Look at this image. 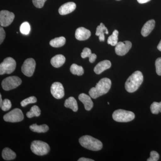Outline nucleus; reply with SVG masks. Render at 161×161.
Listing matches in <instances>:
<instances>
[{
	"instance_id": "1",
	"label": "nucleus",
	"mask_w": 161,
	"mask_h": 161,
	"mask_svg": "<svg viewBox=\"0 0 161 161\" xmlns=\"http://www.w3.org/2000/svg\"><path fill=\"white\" fill-rule=\"evenodd\" d=\"M112 86V81L109 78H105L101 79L95 87H92L89 92L90 96L95 99L107 94L109 91Z\"/></svg>"
},
{
	"instance_id": "2",
	"label": "nucleus",
	"mask_w": 161,
	"mask_h": 161,
	"mask_svg": "<svg viewBox=\"0 0 161 161\" xmlns=\"http://www.w3.org/2000/svg\"><path fill=\"white\" fill-rule=\"evenodd\" d=\"M143 81V76L142 72L136 71L127 79L125 88L127 92L133 93L137 91Z\"/></svg>"
},
{
	"instance_id": "3",
	"label": "nucleus",
	"mask_w": 161,
	"mask_h": 161,
	"mask_svg": "<svg viewBox=\"0 0 161 161\" xmlns=\"http://www.w3.org/2000/svg\"><path fill=\"white\" fill-rule=\"evenodd\" d=\"M79 143L86 149L92 151H99L103 148V144L101 141L91 136L85 135L79 139Z\"/></svg>"
},
{
	"instance_id": "4",
	"label": "nucleus",
	"mask_w": 161,
	"mask_h": 161,
	"mask_svg": "<svg viewBox=\"0 0 161 161\" xmlns=\"http://www.w3.org/2000/svg\"><path fill=\"white\" fill-rule=\"evenodd\" d=\"M133 112L123 109L116 110L112 114V118L118 122H128L135 118Z\"/></svg>"
},
{
	"instance_id": "5",
	"label": "nucleus",
	"mask_w": 161,
	"mask_h": 161,
	"mask_svg": "<svg viewBox=\"0 0 161 161\" xmlns=\"http://www.w3.org/2000/svg\"><path fill=\"white\" fill-rule=\"evenodd\" d=\"M31 149L32 152L36 155L43 156L49 153L50 148L49 145L45 142L41 141H34L32 142Z\"/></svg>"
},
{
	"instance_id": "6",
	"label": "nucleus",
	"mask_w": 161,
	"mask_h": 161,
	"mask_svg": "<svg viewBox=\"0 0 161 161\" xmlns=\"http://www.w3.org/2000/svg\"><path fill=\"white\" fill-rule=\"evenodd\" d=\"M21 78L17 76H13L7 77L3 80L2 82V87L6 91L14 89L19 86L22 83Z\"/></svg>"
},
{
	"instance_id": "7",
	"label": "nucleus",
	"mask_w": 161,
	"mask_h": 161,
	"mask_svg": "<svg viewBox=\"0 0 161 161\" xmlns=\"http://www.w3.org/2000/svg\"><path fill=\"white\" fill-rule=\"evenodd\" d=\"M16 67V62L13 58H6L0 64V75L11 74L15 69Z\"/></svg>"
},
{
	"instance_id": "8",
	"label": "nucleus",
	"mask_w": 161,
	"mask_h": 161,
	"mask_svg": "<svg viewBox=\"0 0 161 161\" xmlns=\"http://www.w3.org/2000/svg\"><path fill=\"white\" fill-rule=\"evenodd\" d=\"M24 115L22 110L14 108L3 116V119L6 122L11 123L19 122L23 120Z\"/></svg>"
},
{
	"instance_id": "9",
	"label": "nucleus",
	"mask_w": 161,
	"mask_h": 161,
	"mask_svg": "<svg viewBox=\"0 0 161 161\" xmlns=\"http://www.w3.org/2000/svg\"><path fill=\"white\" fill-rule=\"evenodd\" d=\"M36 62L33 58L26 59L23 63L21 70L25 76L31 77L33 75L36 69Z\"/></svg>"
},
{
	"instance_id": "10",
	"label": "nucleus",
	"mask_w": 161,
	"mask_h": 161,
	"mask_svg": "<svg viewBox=\"0 0 161 161\" xmlns=\"http://www.w3.org/2000/svg\"><path fill=\"white\" fill-rule=\"evenodd\" d=\"M15 18L13 13L7 10H2L0 12V24L2 26L6 27L12 23Z\"/></svg>"
},
{
	"instance_id": "11",
	"label": "nucleus",
	"mask_w": 161,
	"mask_h": 161,
	"mask_svg": "<svg viewBox=\"0 0 161 161\" xmlns=\"http://www.w3.org/2000/svg\"><path fill=\"white\" fill-rule=\"evenodd\" d=\"M132 46V43L130 41L118 42L115 45V53L118 56H125L129 52Z\"/></svg>"
},
{
	"instance_id": "12",
	"label": "nucleus",
	"mask_w": 161,
	"mask_h": 161,
	"mask_svg": "<svg viewBox=\"0 0 161 161\" xmlns=\"http://www.w3.org/2000/svg\"><path fill=\"white\" fill-rule=\"evenodd\" d=\"M51 93L52 95L57 99L63 98L64 92L62 84L59 82H55L53 83L51 87Z\"/></svg>"
},
{
	"instance_id": "13",
	"label": "nucleus",
	"mask_w": 161,
	"mask_h": 161,
	"mask_svg": "<svg viewBox=\"0 0 161 161\" xmlns=\"http://www.w3.org/2000/svg\"><path fill=\"white\" fill-rule=\"evenodd\" d=\"M91 36V31L83 27H79L75 32V38L80 41L87 40Z\"/></svg>"
},
{
	"instance_id": "14",
	"label": "nucleus",
	"mask_w": 161,
	"mask_h": 161,
	"mask_svg": "<svg viewBox=\"0 0 161 161\" xmlns=\"http://www.w3.org/2000/svg\"><path fill=\"white\" fill-rule=\"evenodd\" d=\"M76 8V5L73 2L65 3L59 8V13L61 15L69 14L74 11Z\"/></svg>"
},
{
	"instance_id": "15",
	"label": "nucleus",
	"mask_w": 161,
	"mask_h": 161,
	"mask_svg": "<svg viewBox=\"0 0 161 161\" xmlns=\"http://www.w3.org/2000/svg\"><path fill=\"white\" fill-rule=\"evenodd\" d=\"M91 98L92 97L91 96L84 93L80 94L78 96V99L83 103L85 108L87 111H90L93 108L94 105Z\"/></svg>"
},
{
	"instance_id": "16",
	"label": "nucleus",
	"mask_w": 161,
	"mask_h": 161,
	"mask_svg": "<svg viewBox=\"0 0 161 161\" xmlns=\"http://www.w3.org/2000/svg\"><path fill=\"white\" fill-rule=\"evenodd\" d=\"M111 65H112V64L109 60H103L99 62L95 66L94 69V72L97 75H100L106 70L110 68Z\"/></svg>"
},
{
	"instance_id": "17",
	"label": "nucleus",
	"mask_w": 161,
	"mask_h": 161,
	"mask_svg": "<svg viewBox=\"0 0 161 161\" xmlns=\"http://www.w3.org/2000/svg\"><path fill=\"white\" fill-rule=\"evenodd\" d=\"M155 25V20L151 19L147 21V23L144 24L141 31V34L144 37H147L150 34L154 29Z\"/></svg>"
},
{
	"instance_id": "18",
	"label": "nucleus",
	"mask_w": 161,
	"mask_h": 161,
	"mask_svg": "<svg viewBox=\"0 0 161 161\" xmlns=\"http://www.w3.org/2000/svg\"><path fill=\"white\" fill-rule=\"evenodd\" d=\"M65 62V57L61 54L56 55L53 57L51 60L52 65L55 68H59L62 66Z\"/></svg>"
},
{
	"instance_id": "19",
	"label": "nucleus",
	"mask_w": 161,
	"mask_h": 161,
	"mask_svg": "<svg viewBox=\"0 0 161 161\" xmlns=\"http://www.w3.org/2000/svg\"><path fill=\"white\" fill-rule=\"evenodd\" d=\"M104 34H108V31L106 27L103 23H101L100 25L97 26L96 28V36H99V40L101 42L105 40Z\"/></svg>"
},
{
	"instance_id": "20",
	"label": "nucleus",
	"mask_w": 161,
	"mask_h": 161,
	"mask_svg": "<svg viewBox=\"0 0 161 161\" xmlns=\"http://www.w3.org/2000/svg\"><path fill=\"white\" fill-rule=\"evenodd\" d=\"M64 107L71 109L74 112H76L78 110V103L75 98L73 97H70L65 101Z\"/></svg>"
},
{
	"instance_id": "21",
	"label": "nucleus",
	"mask_w": 161,
	"mask_h": 161,
	"mask_svg": "<svg viewBox=\"0 0 161 161\" xmlns=\"http://www.w3.org/2000/svg\"><path fill=\"white\" fill-rule=\"evenodd\" d=\"M80 56L82 58H89V61L91 63H94L97 58L96 55L95 54L92 53L91 50L88 47L84 48Z\"/></svg>"
},
{
	"instance_id": "22",
	"label": "nucleus",
	"mask_w": 161,
	"mask_h": 161,
	"mask_svg": "<svg viewBox=\"0 0 161 161\" xmlns=\"http://www.w3.org/2000/svg\"><path fill=\"white\" fill-rule=\"evenodd\" d=\"M2 156L4 160L10 161L14 159L16 157V154L14 151L9 148H5L2 152Z\"/></svg>"
},
{
	"instance_id": "23",
	"label": "nucleus",
	"mask_w": 161,
	"mask_h": 161,
	"mask_svg": "<svg viewBox=\"0 0 161 161\" xmlns=\"http://www.w3.org/2000/svg\"><path fill=\"white\" fill-rule=\"evenodd\" d=\"M66 42V39L64 37L55 38L50 41V45L54 47H59L64 46Z\"/></svg>"
},
{
	"instance_id": "24",
	"label": "nucleus",
	"mask_w": 161,
	"mask_h": 161,
	"mask_svg": "<svg viewBox=\"0 0 161 161\" xmlns=\"http://www.w3.org/2000/svg\"><path fill=\"white\" fill-rule=\"evenodd\" d=\"M30 129L32 131L38 133H44L49 130V127L46 125H38L36 124H33L30 126Z\"/></svg>"
},
{
	"instance_id": "25",
	"label": "nucleus",
	"mask_w": 161,
	"mask_h": 161,
	"mask_svg": "<svg viewBox=\"0 0 161 161\" xmlns=\"http://www.w3.org/2000/svg\"><path fill=\"white\" fill-rule=\"evenodd\" d=\"M70 71L73 75H77L78 76H81L84 73L83 67L77 65L76 64H72L70 68Z\"/></svg>"
},
{
	"instance_id": "26",
	"label": "nucleus",
	"mask_w": 161,
	"mask_h": 161,
	"mask_svg": "<svg viewBox=\"0 0 161 161\" xmlns=\"http://www.w3.org/2000/svg\"><path fill=\"white\" fill-rule=\"evenodd\" d=\"M40 114H41V110L39 107L37 106L34 105L31 107L30 111L26 113V115L28 118H31L35 116L38 117L40 116Z\"/></svg>"
},
{
	"instance_id": "27",
	"label": "nucleus",
	"mask_w": 161,
	"mask_h": 161,
	"mask_svg": "<svg viewBox=\"0 0 161 161\" xmlns=\"http://www.w3.org/2000/svg\"><path fill=\"white\" fill-rule=\"evenodd\" d=\"M119 32L117 30H115L112 33V34L108 38V43L112 45V46H115L118 43Z\"/></svg>"
},
{
	"instance_id": "28",
	"label": "nucleus",
	"mask_w": 161,
	"mask_h": 161,
	"mask_svg": "<svg viewBox=\"0 0 161 161\" xmlns=\"http://www.w3.org/2000/svg\"><path fill=\"white\" fill-rule=\"evenodd\" d=\"M20 31L22 34H29L31 31V26L29 23L25 22L22 23L20 27Z\"/></svg>"
},
{
	"instance_id": "29",
	"label": "nucleus",
	"mask_w": 161,
	"mask_h": 161,
	"mask_svg": "<svg viewBox=\"0 0 161 161\" xmlns=\"http://www.w3.org/2000/svg\"><path fill=\"white\" fill-rule=\"evenodd\" d=\"M150 110L152 114H158L161 112V102L160 103H153L150 106Z\"/></svg>"
},
{
	"instance_id": "30",
	"label": "nucleus",
	"mask_w": 161,
	"mask_h": 161,
	"mask_svg": "<svg viewBox=\"0 0 161 161\" xmlns=\"http://www.w3.org/2000/svg\"><path fill=\"white\" fill-rule=\"evenodd\" d=\"M37 101V100L36 97L31 96L29 98H26L22 101L21 102V105L23 107H25L29 104L36 103Z\"/></svg>"
},
{
	"instance_id": "31",
	"label": "nucleus",
	"mask_w": 161,
	"mask_h": 161,
	"mask_svg": "<svg viewBox=\"0 0 161 161\" xmlns=\"http://www.w3.org/2000/svg\"><path fill=\"white\" fill-rule=\"evenodd\" d=\"M12 104L11 101L8 99H5L3 101V103L1 106L3 111H8L11 108Z\"/></svg>"
},
{
	"instance_id": "32",
	"label": "nucleus",
	"mask_w": 161,
	"mask_h": 161,
	"mask_svg": "<svg viewBox=\"0 0 161 161\" xmlns=\"http://www.w3.org/2000/svg\"><path fill=\"white\" fill-rule=\"evenodd\" d=\"M150 158L147 160V161H157L159 158V154L156 151H151L150 152Z\"/></svg>"
},
{
	"instance_id": "33",
	"label": "nucleus",
	"mask_w": 161,
	"mask_h": 161,
	"mask_svg": "<svg viewBox=\"0 0 161 161\" xmlns=\"http://www.w3.org/2000/svg\"><path fill=\"white\" fill-rule=\"evenodd\" d=\"M156 72L159 76H161V58H158L155 61Z\"/></svg>"
},
{
	"instance_id": "34",
	"label": "nucleus",
	"mask_w": 161,
	"mask_h": 161,
	"mask_svg": "<svg viewBox=\"0 0 161 161\" xmlns=\"http://www.w3.org/2000/svg\"><path fill=\"white\" fill-rule=\"evenodd\" d=\"M47 0H32L33 4L36 8H42Z\"/></svg>"
},
{
	"instance_id": "35",
	"label": "nucleus",
	"mask_w": 161,
	"mask_h": 161,
	"mask_svg": "<svg viewBox=\"0 0 161 161\" xmlns=\"http://www.w3.org/2000/svg\"><path fill=\"white\" fill-rule=\"evenodd\" d=\"M6 38V32L4 29L1 26L0 27V43L2 44Z\"/></svg>"
},
{
	"instance_id": "36",
	"label": "nucleus",
	"mask_w": 161,
	"mask_h": 161,
	"mask_svg": "<svg viewBox=\"0 0 161 161\" xmlns=\"http://www.w3.org/2000/svg\"><path fill=\"white\" fill-rule=\"evenodd\" d=\"M78 161H94V160L92 159L86 158H81L78 160Z\"/></svg>"
},
{
	"instance_id": "37",
	"label": "nucleus",
	"mask_w": 161,
	"mask_h": 161,
	"mask_svg": "<svg viewBox=\"0 0 161 161\" xmlns=\"http://www.w3.org/2000/svg\"><path fill=\"white\" fill-rule=\"evenodd\" d=\"M137 2L140 4H144L150 2L151 0H137Z\"/></svg>"
},
{
	"instance_id": "38",
	"label": "nucleus",
	"mask_w": 161,
	"mask_h": 161,
	"mask_svg": "<svg viewBox=\"0 0 161 161\" xmlns=\"http://www.w3.org/2000/svg\"><path fill=\"white\" fill-rule=\"evenodd\" d=\"M157 48L159 51H160L161 52V41H160L158 45Z\"/></svg>"
},
{
	"instance_id": "39",
	"label": "nucleus",
	"mask_w": 161,
	"mask_h": 161,
	"mask_svg": "<svg viewBox=\"0 0 161 161\" xmlns=\"http://www.w3.org/2000/svg\"><path fill=\"white\" fill-rule=\"evenodd\" d=\"M3 101L2 99V95L0 94V107L2 106V103H3Z\"/></svg>"
},
{
	"instance_id": "40",
	"label": "nucleus",
	"mask_w": 161,
	"mask_h": 161,
	"mask_svg": "<svg viewBox=\"0 0 161 161\" xmlns=\"http://www.w3.org/2000/svg\"><path fill=\"white\" fill-rule=\"evenodd\" d=\"M108 104H109V103L108 102Z\"/></svg>"
},
{
	"instance_id": "41",
	"label": "nucleus",
	"mask_w": 161,
	"mask_h": 161,
	"mask_svg": "<svg viewBox=\"0 0 161 161\" xmlns=\"http://www.w3.org/2000/svg\"><path fill=\"white\" fill-rule=\"evenodd\" d=\"M116 1H120V0H116Z\"/></svg>"
}]
</instances>
